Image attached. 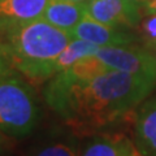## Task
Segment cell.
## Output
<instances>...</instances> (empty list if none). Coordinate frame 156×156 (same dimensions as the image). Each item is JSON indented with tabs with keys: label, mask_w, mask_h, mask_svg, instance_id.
<instances>
[{
	"label": "cell",
	"mask_w": 156,
	"mask_h": 156,
	"mask_svg": "<svg viewBox=\"0 0 156 156\" xmlns=\"http://www.w3.org/2000/svg\"><path fill=\"white\" fill-rule=\"evenodd\" d=\"M8 69H11V65H9L7 53H5V48H4V43L2 41V37H0V73L5 72Z\"/></svg>",
	"instance_id": "4fadbf2b"
},
{
	"label": "cell",
	"mask_w": 156,
	"mask_h": 156,
	"mask_svg": "<svg viewBox=\"0 0 156 156\" xmlns=\"http://www.w3.org/2000/svg\"><path fill=\"white\" fill-rule=\"evenodd\" d=\"M86 4L74 3L70 0H50L43 17L47 22L69 33L86 17Z\"/></svg>",
	"instance_id": "9c48e42d"
},
{
	"label": "cell",
	"mask_w": 156,
	"mask_h": 156,
	"mask_svg": "<svg viewBox=\"0 0 156 156\" xmlns=\"http://www.w3.org/2000/svg\"><path fill=\"white\" fill-rule=\"evenodd\" d=\"M98 50H99V46L86 42L83 39L73 38L56 58L55 65H53V72L56 74L58 72L65 70L68 68H70L73 64H76L77 61H80L81 58L95 55Z\"/></svg>",
	"instance_id": "7c38bea8"
},
{
	"label": "cell",
	"mask_w": 156,
	"mask_h": 156,
	"mask_svg": "<svg viewBox=\"0 0 156 156\" xmlns=\"http://www.w3.org/2000/svg\"><path fill=\"white\" fill-rule=\"evenodd\" d=\"M143 46L147 48V50L152 53V55L156 57V42H151V43H143Z\"/></svg>",
	"instance_id": "2e32d148"
},
{
	"label": "cell",
	"mask_w": 156,
	"mask_h": 156,
	"mask_svg": "<svg viewBox=\"0 0 156 156\" xmlns=\"http://www.w3.org/2000/svg\"><path fill=\"white\" fill-rule=\"evenodd\" d=\"M143 14H156V0H147L144 3Z\"/></svg>",
	"instance_id": "5bb4252c"
},
{
	"label": "cell",
	"mask_w": 156,
	"mask_h": 156,
	"mask_svg": "<svg viewBox=\"0 0 156 156\" xmlns=\"http://www.w3.org/2000/svg\"><path fill=\"white\" fill-rule=\"evenodd\" d=\"M134 117V144L144 156H156V95L138 105Z\"/></svg>",
	"instance_id": "52a82bcc"
},
{
	"label": "cell",
	"mask_w": 156,
	"mask_h": 156,
	"mask_svg": "<svg viewBox=\"0 0 156 156\" xmlns=\"http://www.w3.org/2000/svg\"><path fill=\"white\" fill-rule=\"evenodd\" d=\"M50 0H0V34L42 18Z\"/></svg>",
	"instance_id": "ba28073f"
},
{
	"label": "cell",
	"mask_w": 156,
	"mask_h": 156,
	"mask_svg": "<svg viewBox=\"0 0 156 156\" xmlns=\"http://www.w3.org/2000/svg\"><path fill=\"white\" fill-rule=\"evenodd\" d=\"M95 55L109 69L121 70L156 82V57L144 46L134 43L99 47Z\"/></svg>",
	"instance_id": "277c9868"
},
{
	"label": "cell",
	"mask_w": 156,
	"mask_h": 156,
	"mask_svg": "<svg viewBox=\"0 0 156 156\" xmlns=\"http://www.w3.org/2000/svg\"><path fill=\"white\" fill-rule=\"evenodd\" d=\"M42 108L31 86L13 68L0 73V131L11 138L34 133Z\"/></svg>",
	"instance_id": "3957f363"
},
{
	"label": "cell",
	"mask_w": 156,
	"mask_h": 156,
	"mask_svg": "<svg viewBox=\"0 0 156 156\" xmlns=\"http://www.w3.org/2000/svg\"><path fill=\"white\" fill-rule=\"evenodd\" d=\"M80 154L78 139L64 131H52L29 151V156H80Z\"/></svg>",
	"instance_id": "30bf717a"
},
{
	"label": "cell",
	"mask_w": 156,
	"mask_h": 156,
	"mask_svg": "<svg viewBox=\"0 0 156 156\" xmlns=\"http://www.w3.org/2000/svg\"><path fill=\"white\" fill-rule=\"evenodd\" d=\"M9 65L33 82L53 77L56 58L73 37L38 18L0 34Z\"/></svg>",
	"instance_id": "7a4b0ae2"
},
{
	"label": "cell",
	"mask_w": 156,
	"mask_h": 156,
	"mask_svg": "<svg viewBox=\"0 0 156 156\" xmlns=\"http://www.w3.org/2000/svg\"><path fill=\"white\" fill-rule=\"evenodd\" d=\"M70 35L73 38L83 39V41L90 42L99 47L131 44L136 41V38L126 29L105 25V23H101L89 17L87 14L70 31Z\"/></svg>",
	"instance_id": "8992f818"
},
{
	"label": "cell",
	"mask_w": 156,
	"mask_h": 156,
	"mask_svg": "<svg viewBox=\"0 0 156 156\" xmlns=\"http://www.w3.org/2000/svg\"><path fill=\"white\" fill-rule=\"evenodd\" d=\"M131 2H134V3H136V4H139L140 7L143 8V5H144V3L147 2V0H131Z\"/></svg>",
	"instance_id": "ac0fdd59"
},
{
	"label": "cell",
	"mask_w": 156,
	"mask_h": 156,
	"mask_svg": "<svg viewBox=\"0 0 156 156\" xmlns=\"http://www.w3.org/2000/svg\"><path fill=\"white\" fill-rule=\"evenodd\" d=\"M125 156H144V155H143L142 152H140V151L135 147V144L133 143V144H131L130 147H129V150L126 151Z\"/></svg>",
	"instance_id": "9a60e30c"
},
{
	"label": "cell",
	"mask_w": 156,
	"mask_h": 156,
	"mask_svg": "<svg viewBox=\"0 0 156 156\" xmlns=\"http://www.w3.org/2000/svg\"><path fill=\"white\" fill-rule=\"evenodd\" d=\"M86 9L89 17L121 29L136 27L143 14V8L131 0H90Z\"/></svg>",
	"instance_id": "5b68a950"
},
{
	"label": "cell",
	"mask_w": 156,
	"mask_h": 156,
	"mask_svg": "<svg viewBox=\"0 0 156 156\" xmlns=\"http://www.w3.org/2000/svg\"><path fill=\"white\" fill-rule=\"evenodd\" d=\"M155 86L154 81L115 69L87 80H70L56 73L50 78L43 98L69 128L96 131L138 108Z\"/></svg>",
	"instance_id": "6da1fadb"
},
{
	"label": "cell",
	"mask_w": 156,
	"mask_h": 156,
	"mask_svg": "<svg viewBox=\"0 0 156 156\" xmlns=\"http://www.w3.org/2000/svg\"><path fill=\"white\" fill-rule=\"evenodd\" d=\"M133 143L124 134H98L83 146L80 156H125Z\"/></svg>",
	"instance_id": "8fae6325"
},
{
	"label": "cell",
	"mask_w": 156,
	"mask_h": 156,
	"mask_svg": "<svg viewBox=\"0 0 156 156\" xmlns=\"http://www.w3.org/2000/svg\"><path fill=\"white\" fill-rule=\"evenodd\" d=\"M5 144H7V135H4L2 131H0V154L5 148Z\"/></svg>",
	"instance_id": "e0dca14e"
},
{
	"label": "cell",
	"mask_w": 156,
	"mask_h": 156,
	"mask_svg": "<svg viewBox=\"0 0 156 156\" xmlns=\"http://www.w3.org/2000/svg\"><path fill=\"white\" fill-rule=\"evenodd\" d=\"M70 2H74V3H80V4H87L90 0H70Z\"/></svg>",
	"instance_id": "d6986e66"
}]
</instances>
